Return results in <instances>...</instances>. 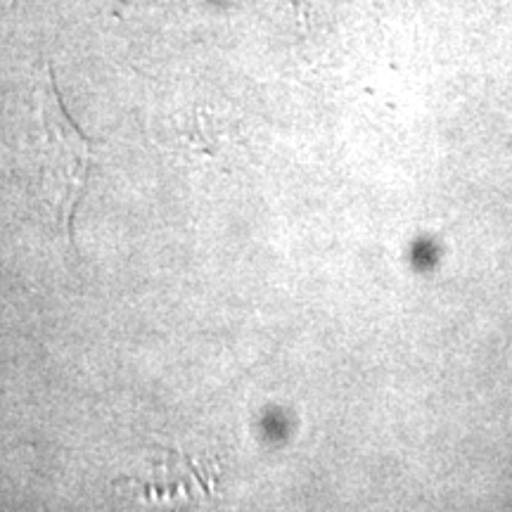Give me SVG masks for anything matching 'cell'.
<instances>
[{
	"label": "cell",
	"instance_id": "cell-1",
	"mask_svg": "<svg viewBox=\"0 0 512 512\" xmlns=\"http://www.w3.org/2000/svg\"><path fill=\"white\" fill-rule=\"evenodd\" d=\"M38 126V178L43 195L53 209L57 228L74 247L76 209L86 195L95 166V143L83 136L64 110L53 72H46V81L38 86Z\"/></svg>",
	"mask_w": 512,
	"mask_h": 512
}]
</instances>
